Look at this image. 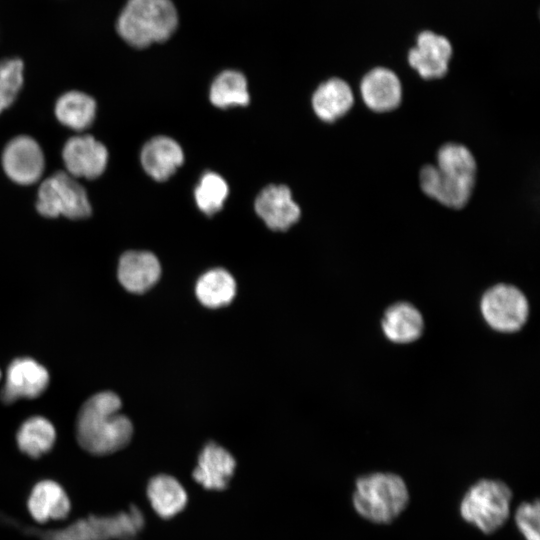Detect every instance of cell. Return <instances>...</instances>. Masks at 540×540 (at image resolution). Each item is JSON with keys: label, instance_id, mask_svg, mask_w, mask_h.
Instances as JSON below:
<instances>
[{"label": "cell", "instance_id": "obj_16", "mask_svg": "<svg viewBox=\"0 0 540 540\" xmlns=\"http://www.w3.org/2000/svg\"><path fill=\"white\" fill-rule=\"evenodd\" d=\"M160 275V263L151 252L127 251L119 259L118 279L129 292L141 294L148 291Z\"/></svg>", "mask_w": 540, "mask_h": 540}, {"label": "cell", "instance_id": "obj_8", "mask_svg": "<svg viewBox=\"0 0 540 540\" xmlns=\"http://www.w3.org/2000/svg\"><path fill=\"white\" fill-rule=\"evenodd\" d=\"M481 312L495 330L514 332L520 329L528 316V303L524 294L514 286L498 284L490 288L481 300Z\"/></svg>", "mask_w": 540, "mask_h": 540}, {"label": "cell", "instance_id": "obj_3", "mask_svg": "<svg viewBox=\"0 0 540 540\" xmlns=\"http://www.w3.org/2000/svg\"><path fill=\"white\" fill-rule=\"evenodd\" d=\"M0 522L40 540H134L145 525L142 511L134 505L113 515L92 514L57 529L23 525L1 513Z\"/></svg>", "mask_w": 540, "mask_h": 540}, {"label": "cell", "instance_id": "obj_12", "mask_svg": "<svg viewBox=\"0 0 540 540\" xmlns=\"http://www.w3.org/2000/svg\"><path fill=\"white\" fill-rule=\"evenodd\" d=\"M49 373L32 358H17L8 367L1 400L13 403L21 398L39 397L49 384Z\"/></svg>", "mask_w": 540, "mask_h": 540}, {"label": "cell", "instance_id": "obj_4", "mask_svg": "<svg viewBox=\"0 0 540 540\" xmlns=\"http://www.w3.org/2000/svg\"><path fill=\"white\" fill-rule=\"evenodd\" d=\"M410 491L404 478L393 472H372L355 480L352 505L373 524H389L407 508Z\"/></svg>", "mask_w": 540, "mask_h": 540}, {"label": "cell", "instance_id": "obj_15", "mask_svg": "<svg viewBox=\"0 0 540 540\" xmlns=\"http://www.w3.org/2000/svg\"><path fill=\"white\" fill-rule=\"evenodd\" d=\"M236 468L232 454L215 442L207 443L198 456L193 479L208 490H223Z\"/></svg>", "mask_w": 540, "mask_h": 540}, {"label": "cell", "instance_id": "obj_5", "mask_svg": "<svg viewBox=\"0 0 540 540\" xmlns=\"http://www.w3.org/2000/svg\"><path fill=\"white\" fill-rule=\"evenodd\" d=\"M177 26L172 0H127L116 21L119 36L135 48L167 40Z\"/></svg>", "mask_w": 540, "mask_h": 540}, {"label": "cell", "instance_id": "obj_29", "mask_svg": "<svg viewBox=\"0 0 540 540\" xmlns=\"http://www.w3.org/2000/svg\"><path fill=\"white\" fill-rule=\"evenodd\" d=\"M1 376H2V373H1V371H0V379H1Z\"/></svg>", "mask_w": 540, "mask_h": 540}, {"label": "cell", "instance_id": "obj_9", "mask_svg": "<svg viewBox=\"0 0 540 540\" xmlns=\"http://www.w3.org/2000/svg\"><path fill=\"white\" fill-rule=\"evenodd\" d=\"M2 167L15 183L34 184L41 178L45 168L43 151L33 138L17 136L11 139L3 150Z\"/></svg>", "mask_w": 540, "mask_h": 540}, {"label": "cell", "instance_id": "obj_7", "mask_svg": "<svg viewBox=\"0 0 540 540\" xmlns=\"http://www.w3.org/2000/svg\"><path fill=\"white\" fill-rule=\"evenodd\" d=\"M36 209L44 217L63 216L84 219L92 208L84 187L67 172L58 171L47 177L39 186Z\"/></svg>", "mask_w": 540, "mask_h": 540}, {"label": "cell", "instance_id": "obj_1", "mask_svg": "<svg viewBox=\"0 0 540 540\" xmlns=\"http://www.w3.org/2000/svg\"><path fill=\"white\" fill-rule=\"evenodd\" d=\"M122 403L111 391L99 392L81 406L76 420V438L88 453L103 456L124 448L130 442L133 426L120 413Z\"/></svg>", "mask_w": 540, "mask_h": 540}, {"label": "cell", "instance_id": "obj_2", "mask_svg": "<svg viewBox=\"0 0 540 540\" xmlns=\"http://www.w3.org/2000/svg\"><path fill=\"white\" fill-rule=\"evenodd\" d=\"M476 170V161L468 148L447 143L437 152V164H427L420 170V187L440 204L461 209L471 197Z\"/></svg>", "mask_w": 540, "mask_h": 540}, {"label": "cell", "instance_id": "obj_26", "mask_svg": "<svg viewBox=\"0 0 540 540\" xmlns=\"http://www.w3.org/2000/svg\"><path fill=\"white\" fill-rule=\"evenodd\" d=\"M228 192V185L220 175L207 172L195 189L197 206L205 214L212 215L222 208Z\"/></svg>", "mask_w": 540, "mask_h": 540}, {"label": "cell", "instance_id": "obj_10", "mask_svg": "<svg viewBox=\"0 0 540 540\" xmlns=\"http://www.w3.org/2000/svg\"><path fill=\"white\" fill-rule=\"evenodd\" d=\"M62 159L66 172L72 177L95 179L106 169L108 151L93 136L78 135L66 141Z\"/></svg>", "mask_w": 540, "mask_h": 540}, {"label": "cell", "instance_id": "obj_18", "mask_svg": "<svg viewBox=\"0 0 540 540\" xmlns=\"http://www.w3.org/2000/svg\"><path fill=\"white\" fill-rule=\"evenodd\" d=\"M180 145L166 136L149 140L141 151V164L148 175L157 181L168 179L183 163Z\"/></svg>", "mask_w": 540, "mask_h": 540}, {"label": "cell", "instance_id": "obj_20", "mask_svg": "<svg viewBox=\"0 0 540 540\" xmlns=\"http://www.w3.org/2000/svg\"><path fill=\"white\" fill-rule=\"evenodd\" d=\"M146 492L153 510L164 519L174 517L187 505L186 490L175 477L167 474L152 477Z\"/></svg>", "mask_w": 540, "mask_h": 540}, {"label": "cell", "instance_id": "obj_14", "mask_svg": "<svg viewBox=\"0 0 540 540\" xmlns=\"http://www.w3.org/2000/svg\"><path fill=\"white\" fill-rule=\"evenodd\" d=\"M255 210L269 228L277 231L287 230L300 217V208L284 185L264 188L256 198Z\"/></svg>", "mask_w": 540, "mask_h": 540}, {"label": "cell", "instance_id": "obj_13", "mask_svg": "<svg viewBox=\"0 0 540 540\" xmlns=\"http://www.w3.org/2000/svg\"><path fill=\"white\" fill-rule=\"evenodd\" d=\"M360 93L366 106L378 113L396 109L402 100V86L398 76L385 67L373 68L364 75Z\"/></svg>", "mask_w": 540, "mask_h": 540}, {"label": "cell", "instance_id": "obj_21", "mask_svg": "<svg viewBox=\"0 0 540 540\" xmlns=\"http://www.w3.org/2000/svg\"><path fill=\"white\" fill-rule=\"evenodd\" d=\"M382 328L389 340L396 343H408L420 337L423 330V319L414 306L400 302L386 310L382 320Z\"/></svg>", "mask_w": 540, "mask_h": 540}, {"label": "cell", "instance_id": "obj_25", "mask_svg": "<svg viewBox=\"0 0 540 540\" xmlns=\"http://www.w3.org/2000/svg\"><path fill=\"white\" fill-rule=\"evenodd\" d=\"M210 101L219 108L247 105L249 93L245 76L235 70L220 73L211 85Z\"/></svg>", "mask_w": 540, "mask_h": 540}, {"label": "cell", "instance_id": "obj_19", "mask_svg": "<svg viewBox=\"0 0 540 540\" xmlns=\"http://www.w3.org/2000/svg\"><path fill=\"white\" fill-rule=\"evenodd\" d=\"M353 104L352 89L340 78L325 81L319 85L312 96L313 110L325 122H334L344 116Z\"/></svg>", "mask_w": 540, "mask_h": 540}, {"label": "cell", "instance_id": "obj_6", "mask_svg": "<svg viewBox=\"0 0 540 540\" xmlns=\"http://www.w3.org/2000/svg\"><path fill=\"white\" fill-rule=\"evenodd\" d=\"M513 491L510 486L494 478H481L463 494L459 513L461 518L484 534H493L509 520Z\"/></svg>", "mask_w": 540, "mask_h": 540}, {"label": "cell", "instance_id": "obj_22", "mask_svg": "<svg viewBox=\"0 0 540 540\" xmlns=\"http://www.w3.org/2000/svg\"><path fill=\"white\" fill-rule=\"evenodd\" d=\"M96 102L81 91H69L60 96L55 104V116L64 126L82 131L93 123L96 116Z\"/></svg>", "mask_w": 540, "mask_h": 540}, {"label": "cell", "instance_id": "obj_11", "mask_svg": "<svg viewBox=\"0 0 540 540\" xmlns=\"http://www.w3.org/2000/svg\"><path fill=\"white\" fill-rule=\"evenodd\" d=\"M452 53V44L445 36L425 30L408 52V63L422 78L437 79L447 73Z\"/></svg>", "mask_w": 540, "mask_h": 540}, {"label": "cell", "instance_id": "obj_24", "mask_svg": "<svg viewBox=\"0 0 540 540\" xmlns=\"http://www.w3.org/2000/svg\"><path fill=\"white\" fill-rule=\"evenodd\" d=\"M56 440L53 424L46 418L34 416L22 423L16 442L20 451L31 458H39L48 453Z\"/></svg>", "mask_w": 540, "mask_h": 540}, {"label": "cell", "instance_id": "obj_27", "mask_svg": "<svg viewBox=\"0 0 540 540\" xmlns=\"http://www.w3.org/2000/svg\"><path fill=\"white\" fill-rule=\"evenodd\" d=\"M24 81V63L20 58L0 60V114L17 98Z\"/></svg>", "mask_w": 540, "mask_h": 540}, {"label": "cell", "instance_id": "obj_23", "mask_svg": "<svg viewBox=\"0 0 540 540\" xmlns=\"http://www.w3.org/2000/svg\"><path fill=\"white\" fill-rule=\"evenodd\" d=\"M195 293L198 300L208 308L228 305L236 295V281L223 268L205 272L197 280Z\"/></svg>", "mask_w": 540, "mask_h": 540}, {"label": "cell", "instance_id": "obj_28", "mask_svg": "<svg viewBox=\"0 0 540 540\" xmlns=\"http://www.w3.org/2000/svg\"><path fill=\"white\" fill-rule=\"evenodd\" d=\"M514 522L524 540H540L539 500L521 502L514 511Z\"/></svg>", "mask_w": 540, "mask_h": 540}, {"label": "cell", "instance_id": "obj_17", "mask_svg": "<svg viewBox=\"0 0 540 540\" xmlns=\"http://www.w3.org/2000/svg\"><path fill=\"white\" fill-rule=\"evenodd\" d=\"M27 509L34 521L44 524L50 520H63L71 510V502L64 488L56 481L37 482L27 499Z\"/></svg>", "mask_w": 540, "mask_h": 540}]
</instances>
